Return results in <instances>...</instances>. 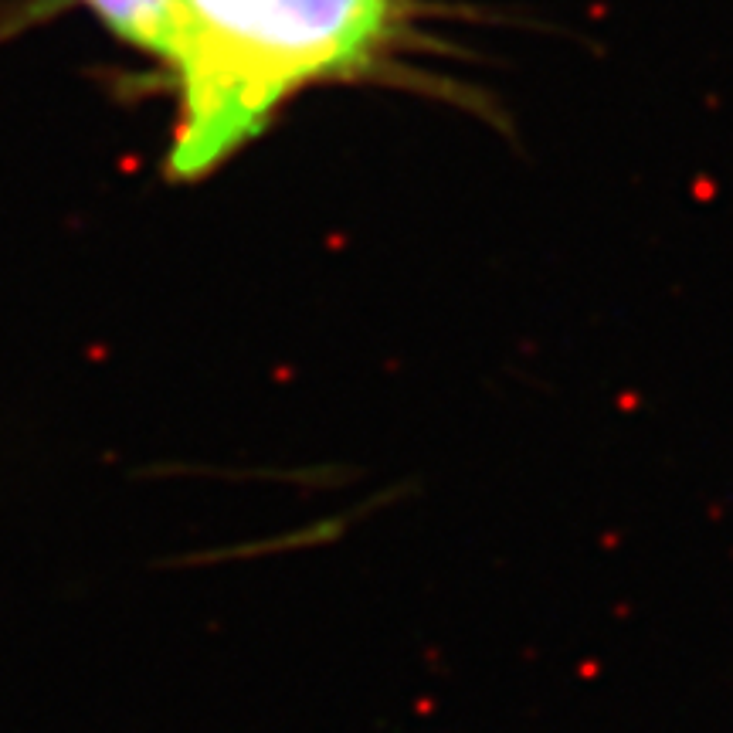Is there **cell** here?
Here are the masks:
<instances>
[{
	"label": "cell",
	"instance_id": "obj_1",
	"mask_svg": "<svg viewBox=\"0 0 733 733\" xmlns=\"http://www.w3.org/2000/svg\"><path fill=\"white\" fill-rule=\"evenodd\" d=\"M401 0H177L167 62L180 85L170 177L194 180L269 126L309 82L381 55Z\"/></svg>",
	"mask_w": 733,
	"mask_h": 733
},
{
	"label": "cell",
	"instance_id": "obj_2",
	"mask_svg": "<svg viewBox=\"0 0 733 733\" xmlns=\"http://www.w3.org/2000/svg\"><path fill=\"white\" fill-rule=\"evenodd\" d=\"M411 493H415V482L401 479V482H391V486L377 489V493H370L364 499H357L353 506H343V510H336L330 516H319L313 523H303V526H292L286 533H275V537H265V540H252V543H235V547H221V550H208V554H197V557H187V564H204V560H255V557H282V554H306V550H319V547H333V543H340L353 526H360L370 516L391 510V506L404 503Z\"/></svg>",
	"mask_w": 733,
	"mask_h": 733
},
{
	"label": "cell",
	"instance_id": "obj_3",
	"mask_svg": "<svg viewBox=\"0 0 733 733\" xmlns=\"http://www.w3.org/2000/svg\"><path fill=\"white\" fill-rule=\"evenodd\" d=\"M92 7L106 28H112L129 45L167 58L174 41L177 0H82Z\"/></svg>",
	"mask_w": 733,
	"mask_h": 733
}]
</instances>
